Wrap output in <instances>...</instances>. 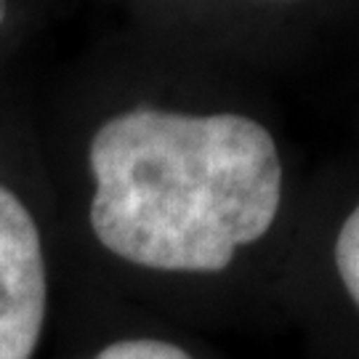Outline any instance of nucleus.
Returning <instances> with one entry per match:
<instances>
[{
  "label": "nucleus",
  "mask_w": 359,
  "mask_h": 359,
  "mask_svg": "<svg viewBox=\"0 0 359 359\" xmlns=\"http://www.w3.org/2000/svg\"><path fill=\"white\" fill-rule=\"evenodd\" d=\"M88 163L93 234L147 269H226L271 229L283 200L277 144L245 115L139 107L96 130Z\"/></svg>",
  "instance_id": "1"
},
{
  "label": "nucleus",
  "mask_w": 359,
  "mask_h": 359,
  "mask_svg": "<svg viewBox=\"0 0 359 359\" xmlns=\"http://www.w3.org/2000/svg\"><path fill=\"white\" fill-rule=\"evenodd\" d=\"M90 359H192L176 344H168L160 338H126L102 348Z\"/></svg>",
  "instance_id": "4"
},
{
  "label": "nucleus",
  "mask_w": 359,
  "mask_h": 359,
  "mask_svg": "<svg viewBox=\"0 0 359 359\" xmlns=\"http://www.w3.org/2000/svg\"><path fill=\"white\" fill-rule=\"evenodd\" d=\"M3 19H6V0H0V25H3Z\"/></svg>",
  "instance_id": "5"
},
{
  "label": "nucleus",
  "mask_w": 359,
  "mask_h": 359,
  "mask_svg": "<svg viewBox=\"0 0 359 359\" xmlns=\"http://www.w3.org/2000/svg\"><path fill=\"white\" fill-rule=\"evenodd\" d=\"M335 269L338 277L359 306V205L348 213L335 240Z\"/></svg>",
  "instance_id": "3"
},
{
  "label": "nucleus",
  "mask_w": 359,
  "mask_h": 359,
  "mask_svg": "<svg viewBox=\"0 0 359 359\" xmlns=\"http://www.w3.org/2000/svg\"><path fill=\"white\" fill-rule=\"evenodd\" d=\"M46 258L32 213L0 184V359H32L46 322Z\"/></svg>",
  "instance_id": "2"
}]
</instances>
